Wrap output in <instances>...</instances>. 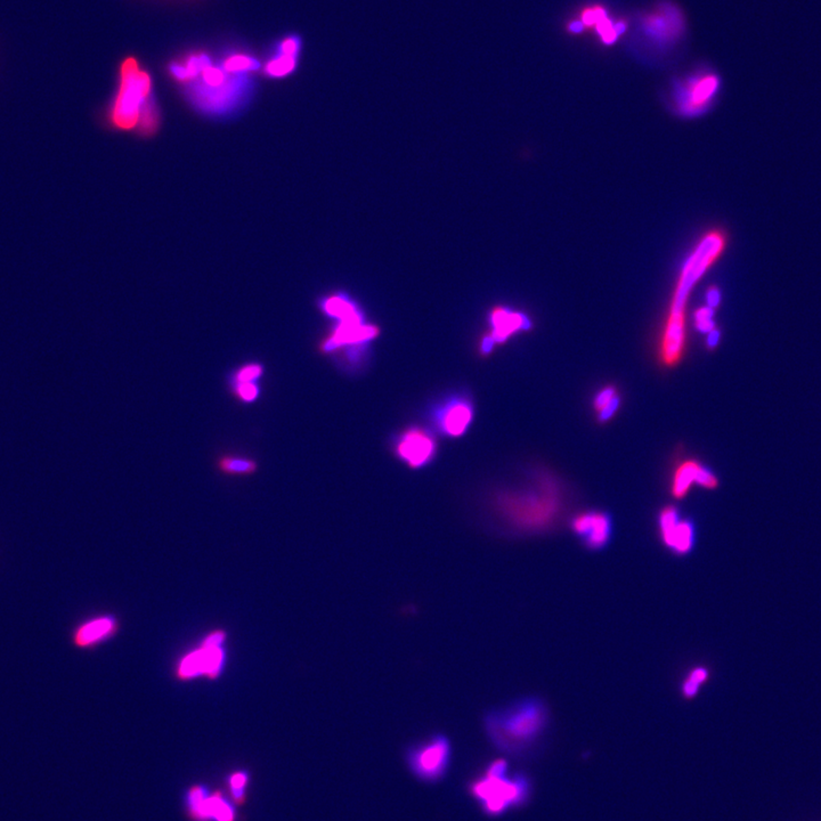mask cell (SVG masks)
<instances>
[{
	"instance_id": "obj_20",
	"label": "cell",
	"mask_w": 821,
	"mask_h": 821,
	"mask_svg": "<svg viewBox=\"0 0 821 821\" xmlns=\"http://www.w3.org/2000/svg\"><path fill=\"white\" fill-rule=\"evenodd\" d=\"M711 676L709 667L705 665H695L684 675L680 684V693L684 700L696 698L704 684L707 683Z\"/></svg>"
},
{
	"instance_id": "obj_23",
	"label": "cell",
	"mask_w": 821,
	"mask_h": 821,
	"mask_svg": "<svg viewBox=\"0 0 821 821\" xmlns=\"http://www.w3.org/2000/svg\"><path fill=\"white\" fill-rule=\"evenodd\" d=\"M249 784V775L246 771H235L228 775L227 785L231 796L234 802L242 804L246 801V787Z\"/></svg>"
},
{
	"instance_id": "obj_6",
	"label": "cell",
	"mask_w": 821,
	"mask_h": 821,
	"mask_svg": "<svg viewBox=\"0 0 821 821\" xmlns=\"http://www.w3.org/2000/svg\"><path fill=\"white\" fill-rule=\"evenodd\" d=\"M333 317L339 319V323L330 332V335L321 341L319 344L321 353L328 355H335L337 353H344L345 355L353 354L355 357V355L362 353L365 347L377 338L378 328L370 324H365L364 319L353 304L347 305L346 307L342 308Z\"/></svg>"
},
{
	"instance_id": "obj_21",
	"label": "cell",
	"mask_w": 821,
	"mask_h": 821,
	"mask_svg": "<svg viewBox=\"0 0 821 821\" xmlns=\"http://www.w3.org/2000/svg\"><path fill=\"white\" fill-rule=\"evenodd\" d=\"M226 71L231 73H249L258 69L259 63L253 56L246 54H232L222 63Z\"/></svg>"
},
{
	"instance_id": "obj_16",
	"label": "cell",
	"mask_w": 821,
	"mask_h": 821,
	"mask_svg": "<svg viewBox=\"0 0 821 821\" xmlns=\"http://www.w3.org/2000/svg\"><path fill=\"white\" fill-rule=\"evenodd\" d=\"M118 629L116 620L107 616L93 618V620L80 624L73 632V645L78 648L95 647L100 642L112 636L113 633Z\"/></svg>"
},
{
	"instance_id": "obj_22",
	"label": "cell",
	"mask_w": 821,
	"mask_h": 821,
	"mask_svg": "<svg viewBox=\"0 0 821 821\" xmlns=\"http://www.w3.org/2000/svg\"><path fill=\"white\" fill-rule=\"evenodd\" d=\"M265 373L264 365L260 363H246L241 365L232 374L229 383L259 382Z\"/></svg>"
},
{
	"instance_id": "obj_28",
	"label": "cell",
	"mask_w": 821,
	"mask_h": 821,
	"mask_svg": "<svg viewBox=\"0 0 821 821\" xmlns=\"http://www.w3.org/2000/svg\"><path fill=\"white\" fill-rule=\"evenodd\" d=\"M618 408H620V399L616 396L613 401H609L608 404L606 405L605 408H602L601 410H598L599 412L600 421H608L616 413Z\"/></svg>"
},
{
	"instance_id": "obj_17",
	"label": "cell",
	"mask_w": 821,
	"mask_h": 821,
	"mask_svg": "<svg viewBox=\"0 0 821 821\" xmlns=\"http://www.w3.org/2000/svg\"><path fill=\"white\" fill-rule=\"evenodd\" d=\"M719 87V80L713 74L698 78L688 85L681 100V109L688 114L702 111L707 105Z\"/></svg>"
},
{
	"instance_id": "obj_3",
	"label": "cell",
	"mask_w": 821,
	"mask_h": 821,
	"mask_svg": "<svg viewBox=\"0 0 821 821\" xmlns=\"http://www.w3.org/2000/svg\"><path fill=\"white\" fill-rule=\"evenodd\" d=\"M535 490H501L493 509L512 530L538 533L556 521L559 505L556 496L540 495Z\"/></svg>"
},
{
	"instance_id": "obj_25",
	"label": "cell",
	"mask_w": 821,
	"mask_h": 821,
	"mask_svg": "<svg viewBox=\"0 0 821 821\" xmlns=\"http://www.w3.org/2000/svg\"><path fill=\"white\" fill-rule=\"evenodd\" d=\"M714 310L711 307H702L695 313V324L697 330L702 333H709L714 330L715 324L713 321Z\"/></svg>"
},
{
	"instance_id": "obj_13",
	"label": "cell",
	"mask_w": 821,
	"mask_h": 821,
	"mask_svg": "<svg viewBox=\"0 0 821 821\" xmlns=\"http://www.w3.org/2000/svg\"><path fill=\"white\" fill-rule=\"evenodd\" d=\"M490 321L492 331L481 339L479 346L483 356L490 354L495 345L503 344L516 332L530 328L529 319L523 316V314L514 313L503 308L494 310Z\"/></svg>"
},
{
	"instance_id": "obj_19",
	"label": "cell",
	"mask_w": 821,
	"mask_h": 821,
	"mask_svg": "<svg viewBox=\"0 0 821 821\" xmlns=\"http://www.w3.org/2000/svg\"><path fill=\"white\" fill-rule=\"evenodd\" d=\"M702 467V465L695 461H688L676 469L672 483V494L674 498L681 499L687 494L691 485L693 483H697Z\"/></svg>"
},
{
	"instance_id": "obj_12",
	"label": "cell",
	"mask_w": 821,
	"mask_h": 821,
	"mask_svg": "<svg viewBox=\"0 0 821 821\" xmlns=\"http://www.w3.org/2000/svg\"><path fill=\"white\" fill-rule=\"evenodd\" d=\"M573 532L581 538L587 550L600 551L609 545L611 538V519L603 512H584L572 521Z\"/></svg>"
},
{
	"instance_id": "obj_1",
	"label": "cell",
	"mask_w": 821,
	"mask_h": 821,
	"mask_svg": "<svg viewBox=\"0 0 821 821\" xmlns=\"http://www.w3.org/2000/svg\"><path fill=\"white\" fill-rule=\"evenodd\" d=\"M483 731L494 747L503 754L520 757L538 745L550 723L547 702L527 696L486 712Z\"/></svg>"
},
{
	"instance_id": "obj_15",
	"label": "cell",
	"mask_w": 821,
	"mask_h": 821,
	"mask_svg": "<svg viewBox=\"0 0 821 821\" xmlns=\"http://www.w3.org/2000/svg\"><path fill=\"white\" fill-rule=\"evenodd\" d=\"M684 338L686 331L683 312H671L669 319L666 321L660 347V356L666 365H674L681 359Z\"/></svg>"
},
{
	"instance_id": "obj_9",
	"label": "cell",
	"mask_w": 821,
	"mask_h": 821,
	"mask_svg": "<svg viewBox=\"0 0 821 821\" xmlns=\"http://www.w3.org/2000/svg\"><path fill=\"white\" fill-rule=\"evenodd\" d=\"M394 453L410 468H422L437 454V441L428 429L410 427L395 438Z\"/></svg>"
},
{
	"instance_id": "obj_11",
	"label": "cell",
	"mask_w": 821,
	"mask_h": 821,
	"mask_svg": "<svg viewBox=\"0 0 821 821\" xmlns=\"http://www.w3.org/2000/svg\"><path fill=\"white\" fill-rule=\"evenodd\" d=\"M660 540L674 556L691 554L696 543V532L690 520L681 519L674 507H666L658 517Z\"/></svg>"
},
{
	"instance_id": "obj_26",
	"label": "cell",
	"mask_w": 821,
	"mask_h": 821,
	"mask_svg": "<svg viewBox=\"0 0 821 821\" xmlns=\"http://www.w3.org/2000/svg\"><path fill=\"white\" fill-rule=\"evenodd\" d=\"M605 9L601 6H591L584 9L581 14L584 27H596V23L605 18Z\"/></svg>"
},
{
	"instance_id": "obj_27",
	"label": "cell",
	"mask_w": 821,
	"mask_h": 821,
	"mask_svg": "<svg viewBox=\"0 0 821 821\" xmlns=\"http://www.w3.org/2000/svg\"><path fill=\"white\" fill-rule=\"evenodd\" d=\"M616 396L618 395H616V389H615L614 387H606V388H603L596 395V399H594V408H596V410H601L602 408H605L606 405L608 404L609 401H613Z\"/></svg>"
},
{
	"instance_id": "obj_7",
	"label": "cell",
	"mask_w": 821,
	"mask_h": 821,
	"mask_svg": "<svg viewBox=\"0 0 821 821\" xmlns=\"http://www.w3.org/2000/svg\"><path fill=\"white\" fill-rule=\"evenodd\" d=\"M224 639V633H213L199 649L186 655L177 669L178 678L189 680L199 675H207L210 679L218 676L225 660L222 648Z\"/></svg>"
},
{
	"instance_id": "obj_29",
	"label": "cell",
	"mask_w": 821,
	"mask_h": 821,
	"mask_svg": "<svg viewBox=\"0 0 821 821\" xmlns=\"http://www.w3.org/2000/svg\"><path fill=\"white\" fill-rule=\"evenodd\" d=\"M721 295L720 292L716 289H711L707 292V304L709 307L715 308L720 304Z\"/></svg>"
},
{
	"instance_id": "obj_18",
	"label": "cell",
	"mask_w": 821,
	"mask_h": 821,
	"mask_svg": "<svg viewBox=\"0 0 821 821\" xmlns=\"http://www.w3.org/2000/svg\"><path fill=\"white\" fill-rule=\"evenodd\" d=\"M217 469L220 474L235 477L253 476L258 472V462L255 460L243 455L225 454L217 459Z\"/></svg>"
},
{
	"instance_id": "obj_30",
	"label": "cell",
	"mask_w": 821,
	"mask_h": 821,
	"mask_svg": "<svg viewBox=\"0 0 821 821\" xmlns=\"http://www.w3.org/2000/svg\"><path fill=\"white\" fill-rule=\"evenodd\" d=\"M719 341H720V332L716 328L709 332V335H707V346L709 348H714V347L718 346Z\"/></svg>"
},
{
	"instance_id": "obj_2",
	"label": "cell",
	"mask_w": 821,
	"mask_h": 821,
	"mask_svg": "<svg viewBox=\"0 0 821 821\" xmlns=\"http://www.w3.org/2000/svg\"><path fill=\"white\" fill-rule=\"evenodd\" d=\"M468 793L483 815L498 818L529 801L532 782L528 775L511 773L508 761L494 759L468 785Z\"/></svg>"
},
{
	"instance_id": "obj_4",
	"label": "cell",
	"mask_w": 821,
	"mask_h": 821,
	"mask_svg": "<svg viewBox=\"0 0 821 821\" xmlns=\"http://www.w3.org/2000/svg\"><path fill=\"white\" fill-rule=\"evenodd\" d=\"M151 78L134 58H128L120 70V88L113 104L111 119L116 127H135L151 100Z\"/></svg>"
},
{
	"instance_id": "obj_10",
	"label": "cell",
	"mask_w": 821,
	"mask_h": 821,
	"mask_svg": "<svg viewBox=\"0 0 821 821\" xmlns=\"http://www.w3.org/2000/svg\"><path fill=\"white\" fill-rule=\"evenodd\" d=\"M474 408L465 396L447 397L436 406L432 419L437 430L450 438L462 437L474 421Z\"/></svg>"
},
{
	"instance_id": "obj_14",
	"label": "cell",
	"mask_w": 821,
	"mask_h": 821,
	"mask_svg": "<svg viewBox=\"0 0 821 821\" xmlns=\"http://www.w3.org/2000/svg\"><path fill=\"white\" fill-rule=\"evenodd\" d=\"M302 49V38L298 34L283 36L276 44L273 58L267 62L265 71L271 76H286L295 71Z\"/></svg>"
},
{
	"instance_id": "obj_5",
	"label": "cell",
	"mask_w": 821,
	"mask_h": 821,
	"mask_svg": "<svg viewBox=\"0 0 821 821\" xmlns=\"http://www.w3.org/2000/svg\"><path fill=\"white\" fill-rule=\"evenodd\" d=\"M453 760V745L445 733H432L405 749L408 773L422 784L435 785L448 775Z\"/></svg>"
},
{
	"instance_id": "obj_24",
	"label": "cell",
	"mask_w": 821,
	"mask_h": 821,
	"mask_svg": "<svg viewBox=\"0 0 821 821\" xmlns=\"http://www.w3.org/2000/svg\"><path fill=\"white\" fill-rule=\"evenodd\" d=\"M229 387L237 401L244 404L255 403L260 396L259 382L229 383Z\"/></svg>"
},
{
	"instance_id": "obj_8",
	"label": "cell",
	"mask_w": 821,
	"mask_h": 821,
	"mask_svg": "<svg viewBox=\"0 0 821 821\" xmlns=\"http://www.w3.org/2000/svg\"><path fill=\"white\" fill-rule=\"evenodd\" d=\"M185 806L194 821H235L236 811L231 801L219 792H210L202 785L189 788Z\"/></svg>"
}]
</instances>
